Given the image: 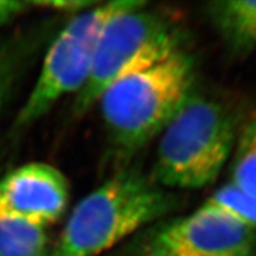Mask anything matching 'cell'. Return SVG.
Segmentation results:
<instances>
[{"label":"cell","mask_w":256,"mask_h":256,"mask_svg":"<svg viewBox=\"0 0 256 256\" xmlns=\"http://www.w3.org/2000/svg\"><path fill=\"white\" fill-rule=\"evenodd\" d=\"M32 8L31 2H16V0H0V28L10 23L12 19Z\"/></svg>","instance_id":"obj_14"},{"label":"cell","mask_w":256,"mask_h":256,"mask_svg":"<svg viewBox=\"0 0 256 256\" xmlns=\"http://www.w3.org/2000/svg\"><path fill=\"white\" fill-rule=\"evenodd\" d=\"M17 55L14 48L8 44L0 43V110L8 98L14 72L17 69Z\"/></svg>","instance_id":"obj_12"},{"label":"cell","mask_w":256,"mask_h":256,"mask_svg":"<svg viewBox=\"0 0 256 256\" xmlns=\"http://www.w3.org/2000/svg\"><path fill=\"white\" fill-rule=\"evenodd\" d=\"M46 228L0 214V256H46Z\"/></svg>","instance_id":"obj_9"},{"label":"cell","mask_w":256,"mask_h":256,"mask_svg":"<svg viewBox=\"0 0 256 256\" xmlns=\"http://www.w3.org/2000/svg\"><path fill=\"white\" fill-rule=\"evenodd\" d=\"M153 179L194 190L215 182L236 142V122L222 102L194 89L159 134Z\"/></svg>","instance_id":"obj_3"},{"label":"cell","mask_w":256,"mask_h":256,"mask_svg":"<svg viewBox=\"0 0 256 256\" xmlns=\"http://www.w3.org/2000/svg\"><path fill=\"white\" fill-rule=\"evenodd\" d=\"M69 182L55 166L28 162L0 180V214L46 228L68 206Z\"/></svg>","instance_id":"obj_7"},{"label":"cell","mask_w":256,"mask_h":256,"mask_svg":"<svg viewBox=\"0 0 256 256\" xmlns=\"http://www.w3.org/2000/svg\"><path fill=\"white\" fill-rule=\"evenodd\" d=\"M183 31L174 18L138 2L114 14L96 40L89 78L76 94L74 114L87 113L119 80L183 49Z\"/></svg>","instance_id":"obj_4"},{"label":"cell","mask_w":256,"mask_h":256,"mask_svg":"<svg viewBox=\"0 0 256 256\" xmlns=\"http://www.w3.org/2000/svg\"><path fill=\"white\" fill-rule=\"evenodd\" d=\"M194 89V60L184 49L110 86L98 98L110 142L130 154L159 136Z\"/></svg>","instance_id":"obj_2"},{"label":"cell","mask_w":256,"mask_h":256,"mask_svg":"<svg viewBox=\"0 0 256 256\" xmlns=\"http://www.w3.org/2000/svg\"><path fill=\"white\" fill-rule=\"evenodd\" d=\"M206 11L232 56L246 57L256 49V0L212 2Z\"/></svg>","instance_id":"obj_8"},{"label":"cell","mask_w":256,"mask_h":256,"mask_svg":"<svg viewBox=\"0 0 256 256\" xmlns=\"http://www.w3.org/2000/svg\"><path fill=\"white\" fill-rule=\"evenodd\" d=\"M232 184L256 197V122L242 134L232 170Z\"/></svg>","instance_id":"obj_11"},{"label":"cell","mask_w":256,"mask_h":256,"mask_svg":"<svg viewBox=\"0 0 256 256\" xmlns=\"http://www.w3.org/2000/svg\"><path fill=\"white\" fill-rule=\"evenodd\" d=\"M49 256H60V255H56V254H54V252H52V254L49 255Z\"/></svg>","instance_id":"obj_15"},{"label":"cell","mask_w":256,"mask_h":256,"mask_svg":"<svg viewBox=\"0 0 256 256\" xmlns=\"http://www.w3.org/2000/svg\"><path fill=\"white\" fill-rule=\"evenodd\" d=\"M136 0L100 2L80 12L51 43L28 100L18 113L17 126H28L40 119L63 96L78 92L89 78L98 34L118 12Z\"/></svg>","instance_id":"obj_5"},{"label":"cell","mask_w":256,"mask_h":256,"mask_svg":"<svg viewBox=\"0 0 256 256\" xmlns=\"http://www.w3.org/2000/svg\"><path fill=\"white\" fill-rule=\"evenodd\" d=\"M118 256H256V230L198 208L142 229Z\"/></svg>","instance_id":"obj_6"},{"label":"cell","mask_w":256,"mask_h":256,"mask_svg":"<svg viewBox=\"0 0 256 256\" xmlns=\"http://www.w3.org/2000/svg\"><path fill=\"white\" fill-rule=\"evenodd\" d=\"M200 208L218 212L256 230V197L240 190L232 183L214 192Z\"/></svg>","instance_id":"obj_10"},{"label":"cell","mask_w":256,"mask_h":256,"mask_svg":"<svg viewBox=\"0 0 256 256\" xmlns=\"http://www.w3.org/2000/svg\"><path fill=\"white\" fill-rule=\"evenodd\" d=\"M98 4H100L98 2H90V0H57V2H31L32 8H48V10H55V11L60 12H74V14H80V12L86 11L94 8Z\"/></svg>","instance_id":"obj_13"},{"label":"cell","mask_w":256,"mask_h":256,"mask_svg":"<svg viewBox=\"0 0 256 256\" xmlns=\"http://www.w3.org/2000/svg\"><path fill=\"white\" fill-rule=\"evenodd\" d=\"M177 197L142 172L124 170L74 208L54 254L98 256L168 217Z\"/></svg>","instance_id":"obj_1"}]
</instances>
